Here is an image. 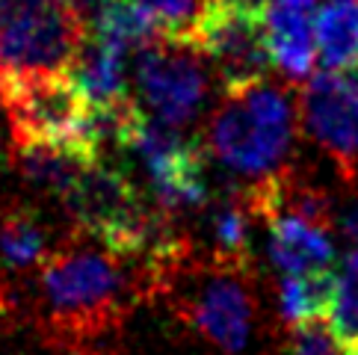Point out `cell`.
<instances>
[{
    "label": "cell",
    "mask_w": 358,
    "mask_h": 355,
    "mask_svg": "<svg viewBox=\"0 0 358 355\" xmlns=\"http://www.w3.org/2000/svg\"><path fill=\"white\" fill-rule=\"evenodd\" d=\"M101 240L78 231L48 252L39 275L33 278L39 296V326L50 347L69 355H95L116 335L131 305L134 284Z\"/></svg>",
    "instance_id": "6da1fadb"
},
{
    "label": "cell",
    "mask_w": 358,
    "mask_h": 355,
    "mask_svg": "<svg viewBox=\"0 0 358 355\" xmlns=\"http://www.w3.org/2000/svg\"><path fill=\"white\" fill-rule=\"evenodd\" d=\"M208 136L216 160L252 181L287 169L296 136V113L287 89L270 80L228 89L210 116Z\"/></svg>",
    "instance_id": "7a4b0ae2"
},
{
    "label": "cell",
    "mask_w": 358,
    "mask_h": 355,
    "mask_svg": "<svg viewBox=\"0 0 358 355\" xmlns=\"http://www.w3.org/2000/svg\"><path fill=\"white\" fill-rule=\"evenodd\" d=\"M175 290L178 314L225 355H246L258 328V290L252 263H228L216 258L193 261L189 252L160 282Z\"/></svg>",
    "instance_id": "3957f363"
},
{
    "label": "cell",
    "mask_w": 358,
    "mask_h": 355,
    "mask_svg": "<svg viewBox=\"0 0 358 355\" xmlns=\"http://www.w3.org/2000/svg\"><path fill=\"white\" fill-rule=\"evenodd\" d=\"M86 36L89 24L71 0H0V92L69 74Z\"/></svg>",
    "instance_id": "277c9868"
},
{
    "label": "cell",
    "mask_w": 358,
    "mask_h": 355,
    "mask_svg": "<svg viewBox=\"0 0 358 355\" xmlns=\"http://www.w3.org/2000/svg\"><path fill=\"white\" fill-rule=\"evenodd\" d=\"M0 101L6 104L15 143L59 145L89 160H101L104 143L95 110L69 74L15 83L0 92Z\"/></svg>",
    "instance_id": "5b68a950"
},
{
    "label": "cell",
    "mask_w": 358,
    "mask_h": 355,
    "mask_svg": "<svg viewBox=\"0 0 358 355\" xmlns=\"http://www.w3.org/2000/svg\"><path fill=\"white\" fill-rule=\"evenodd\" d=\"M208 57L193 42L160 39L136 54V89L151 119L169 128L196 122L208 101Z\"/></svg>",
    "instance_id": "8992f818"
},
{
    "label": "cell",
    "mask_w": 358,
    "mask_h": 355,
    "mask_svg": "<svg viewBox=\"0 0 358 355\" xmlns=\"http://www.w3.org/2000/svg\"><path fill=\"white\" fill-rule=\"evenodd\" d=\"M299 113L311 139L335 160L347 184L358 181V66L317 71L299 95Z\"/></svg>",
    "instance_id": "52a82bcc"
},
{
    "label": "cell",
    "mask_w": 358,
    "mask_h": 355,
    "mask_svg": "<svg viewBox=\"0 0 358 355\" xmlns=\"http://www.w3.org/2000/svg\"><path fill=\"white\" fill-rule=\"evenodd\" d=\"M196 45L208 57L225 92L264 80L266 68L273 66L264 9H246L220 0L201 24Z\"/></svg>",
    "instance_id": "ba28073f"
},
{
    "label": "cell",
    "mask_w": 358,
    "mask_h": 355,
    "mask_svg": "<svg viewBox=\"0 0 358 355\" xmlns=\"http://www.w3.org/2000/svg\"><path fill=\"white\" fill-rule=\"evenodd\" d=\"M317 0H266L264 27L273 66L290 80H311L317 54Z\"/></svg>",
    "instance_id": "9c48e42d"
},
{
    "label": "cell",
    "mask_w": 358,
    "mask_h": 355,
    "mask_svg": "<svg viewBox=\"0 0 358 355\" xmlns=\"http://www.w3.org/2000/svg\"><path fill=\"white\" fill-rule=\"evenodd\" d=\"M264 222L270 225V258L285 275L329 270L335 263V219L311 217L302 210H275Z\"/></svg>",
    "instance_id": "30bf717a"
},
{
    "label": "cell",
    "mask_w": 358,
    "mask_h": 355,
    "mask_svg": "<svg viewBox=\"0 0 358 355\" xmlns=\"http://www.w3.org/2000/svg\"><path fill=\"white\" fill-rule=\"evenodd\" d=\"M48 252L45 228L30 208L9 205L0 210V314L21 302V278L39 275Z\"/></svg>",
    "instance_id": "8fae6325"
},
{
    "label": "cell",
    "mask_w": 358,
    "mask_h": 355,
    "mask_svg": "<svg viewBox=\"0 0 358 355\" xmlns=\"http://www.w3.org/2000/svg\"><path fill=\"white\" fill-rule=\"evenodd\" d=\"M69 78L80 86V92L95 110H113L131 104L127 98V50L89 33L80 48Z\"/></svg>",
    "instance_id": "7c38bea8"
},
{
    "label": "cell",
    "mask_w": 358,
    "mask_h": 355,
    "mask_svg": "<svg viewBox=\"0 0 358 355\" xmlns=\"http://www.w3.org/2000/svg\"><path fill=\"white\" fill-rule=\"evenodd\" d=\"M12 160H15L18 172L33 187L48 189V193H57V196H66L71 184L80 178V172L89 163H95L71 148L45 145V143H15L12 145Z\"/></svg>",
    "instance_id": "4fadbf2b"
},
{
    "label": "cell",
    "mask_w": 358,
    "mask_h": 355,
    "mask_svg": "<svg viewBox=\"0 0 358 355\" xmlns=\"http://www.w3.org/2000/svg\"><path fill=\"white\" fill-rule=\"evenodd\" d=\"M317 54L326 71L358 66V0H331L320 9Z\"/></svg>",
    "instance_id": "5bb4252c"
},
{
    "label": "cell",
    "mask_w": 358,
    "mask_h": 355,
    "mask_svg": "<svg viewBox=\"0 0 358 355\" xmlns=\"http://www.w3.org/2000/svg\"><path fill=\"white\" fill-rule=\"evenodd\" d=\"M338 273L331 270H314V273H296L285 275L278 282V311L287 323L311 320V317H331L338 299Z\"/></svg>",
    "instance_id": "9a60e30c"
},
{
    "label": "cell",
    "mask_w": 358,
    "mask_h": 355,
    "mask_svg": "<svg viewBox=\"0 0 358 355\" xmlns=\"http://www.w3.org/2000/svg\"><path fill=\"white\" fill-rule=\"evenodd\" d=\"M255 217L246 193L225 196L210 210V240L213 252L210 258L228 263H252L249 255V219Z\"/></svg>",
    "instance_id": "2e32d148"
},
{
    "label": "cell",
    "mask_w": 358,
    "mask_h": 355,
    "mask_svg": "<svg viewBox=\"0 0 358 355\" xmlns=\"http://www.w3.org/2000/svg\"><path fill=\"white\" fill-rule=\"evenodd\" d=\"M160 33V39L193 42L220 0H134Z\"/></svg>",
    "instance_id": "e0dca14e"
},
{
    "label": "cell",
    "mask_w": 358,
    "mask_h": 355,
    "mask_svg": "<svg viewBox=\"0 0 358 355\" xmlns=\"http://www.w3.org/2000/svg\"><path fill=\"white\" fill-rule=\"evenodd\" d=\"M338 299L331 308V323H335L341 340L350 349H358V249H350L338 270Z\"/></svg>",
    "instance_id": "ac0fdd59"
},
{
    "label": "cell",
    "mask_w": 358,
    "mask_h": 355,
    "mask_svg": "<svg viewBox=\"0 0 358 355\" xmlns=\"http://www.w3.org/2000/svg\"><path fill=\"white\" fill-rule=\"evenodd\" d=\"M287 355H352V349L341 340L331 317H311L290 323Z\"/></svg>",
    "instance_id": "d6986e66"
},
{
    "label": "cell",
    "mask_w": 358,
    "mask_h": 355,
    "mask_svg": "<svg viewBox=\"0 0 358 355\" xmlns=\"http://www.w3.org/2000/svg\"><path fill=\"white\" fill-rule=\"evenodd\" d=\"M352 352H355V355H358V349H352Z\"/></svg>",
    "instance_id": "ffe728a7"
},
{
    "label": "cell",
    "mask_w": 358,
    "mask_h": 355,
    "mask_svg": "<svg viewBox=\"0 0 358 355\" xmlns=\"http://www.w3.org/2000/svg\"><path fill=\"white\" fill-rule=\"evenodd\" d=\"M352 355H355V352H352Z\"/></svg>",
    "instance_id": "44dd1931"
}]
</instances>
